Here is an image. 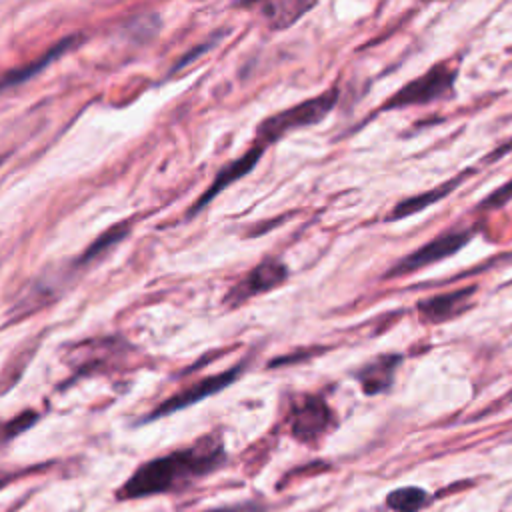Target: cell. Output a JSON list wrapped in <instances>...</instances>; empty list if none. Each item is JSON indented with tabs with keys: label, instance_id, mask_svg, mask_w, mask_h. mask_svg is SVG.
<instances>
[{
	"label": "cell",
	"instance_id": "cell-10",
	"mask_svg": "<svg viewBox=\"0 0 512 512\" xmlns=\"http://www.w3.org/2000/svg\"><path fill=\"white\" fill-rule=\"evenodd\" d=\"M400 364H402V354H396V352L378 354L376 358L368 360L356 372V380H358L362 392L366 396H376V394L390 390Z\"/></svg>",
	"mask_w": 512,
	"mask_h": 512
},
{
	"label": "cell",
	"instance_id": "cell-17",
	"mask_svg": "<svg viewBox=\"0 0 512 512\" xmlns=\"http://www.w3.org/2000/svg\"><path fill=\"white\" fill-rule=\"evenodd\" d=\"M206 512H264V508L258 506L256 502H240V504H232V506L210 508Z\"/></svg>",
	"mask_w": 512,
	"mask_h": 512
},
{
	"label": "cell",
	"instance_id": "cell-16",
	"mask_svg": "<svg viewBox=\"0 0 512 512\" xmlns=\"http://www.w3.org/2000/svg\"><path fill=\"white\" fill-rule=\"evenodd\" d=\"M512 200V180H508L506 184H502L500 188H496L490 196H486L480 204L478 210L480 212H488V210H498L504 204H508Z\"/></svg>",
	"mask_w": 512,
	"mask_h": 512
},
{
	"label": "cell",
	"instance_id": "cell-14",
	"mask_svg": "<svg viewBox=\"0 0 512 512\" xmlns=\"http://www.w3.org/2000/svg\"><path fill=\"white\" fill-rule=\"evenodd\" d=\"M432 496L418 486H400L386 494V506L392 512H420L430 504Z\"/></svg>",
	"mask_w": 512,
	"mask_h": 512
},
{
	"label": "cell",
	"instance_id": "cell-15",
	"mask_svg": "<svg viewBox=\"0 0 512 512\" xmlns=\"http://www.w3.org/2000/svg\"><path fill=\"white\" fill-rule=\"evenodd\" d=\"M36 418L38 416L34 412H24L22 416H16L14 420L0 424V444L10 442L14 436L22 434L26 428H30L36 422Z\"/></svg>",
	"mask_w": 512,
	"mask_h": 512
},
{
	"label": "cell",
	"instance_id": "cell-2",
	"mask_svg": "<svg viewBox=\"0 0 512 512\" xmlns=\"http://www.w3.org/2000/svg\"><path fill=\"white\" fill-rule=\"evenodd\" d=\"M338 104V88L324 90L322 94L302 100L286 110H280L268 118H264L256 128V144L268 148L278 138L286 136L288 132L314 126L322 122Z\"/></svg>",
	"mask_w": 512,
	"mask_h": 512
},
{
	"label": "cell",
	"instance_id": "cell-4",
	"mask_svg": "<svg viewBox=\"0 0 512 512\" xmlns=\"http://www.w3.org/2000/svg\"><path fill=\"white\" fill-rule=\"evenodd\" d=\"M476 234L474 228H448L446 232L438 234L436 238H432L430 242L422 244L420 248H416L414 252L402 256L400 260H396L384 274V278H400V276H408L418 272L424 266L436 264L440 260H446L448 256L456 254L458 250H462L472 236Z\"/></svg>",
	"mask_w": 512,
	"mask_h": 512
},
{
	"label": "cell",
	"instance_id": "cell-12",
	"mask_svg": "<svg viewBox=\"0 0 512 512\" xmlns=\"http://www.w3.org/2000/svg\"><path fill=\"white\" fill-rule=\"evenodd\" d=\"M314 2H300V0H278V2H264L260 4V14L266 20V24L274 30H284L298 22L304 12L312 10Z\"/></svg>",
	"mask_w": 512,
	"mask_h": 512
},
{
	"label": "cell",
	"instance_id": "cell-6",
	"mask_svg": "<svg viewBox=\"0 0 512 512\" xmlns=\"http://www.w3.org/2000/svg\"><path fill=\"white\" fill-rule=\"evenodd\" d=\"M288 274L290 272H288V266L284 264V260H280L276 256H266L230 288L226 302L230 306H238L250 298L272 292L288 280Z\"/></svg>",
	"mask_w": 512,
	"mask_h": 512
},
{
	"label": "cell",
	"instance_id": "cell-5",
	"mask_svg": "<svg viewBox=\"0 0 512 512\" xmlns=\"http://www.w3.org/2000/svg\"><path fill=\"white\" fill-rule=\"evenodd\" d=\"M288 424H290V434L298 442L312 444V442H318L336 426V418L332 408L322 396L300 394L290 404Z\"/></svg>",
	"mask_w": 512,
	"mask_h": 512
},
{
	"label": "cell",
	"instance_id": "cell-7",
	"mask_svg": "<svg viewBox=\"0 0 512 512\" xmlns=\"http://www.w3.org/2000/svg\"><path fill=\"white\" fill-rule=\"evenodd\" d=\"M240 372H242V364H238V366H234V368H230L226 372H220V374H214V376H206V378L194 382L192 386H188V388L176 392L174 396L166 398L142 422H152L156 418L170 416V414H174L178 410H184V408H188V406H192V404H196V402H200V400H204V398L224 390L226 386H230L240 376Z\"/></svg>",
	"mask_w": 512,
	"mask_h": 512
},
{
	"label": "cell",
	"instance_id": "cell-18",
	"mask_svg": "<svg viewBox=\"0 0 512 512\" xmlns=\"http://www.w3.org/2000/svg\"><path fill=\"white\" fill-rule=\"evenodd\" d=\"M18 478V474H0V490H4L12 480H16Z\"/></svg>",
	"mask_w": 512,
	"mask_h": 512
},
{
	"label": "cell",
	"instance_id": "cell-3",
	"mask_svg": "<svg viewBox=\"0 0 512 512\" xmlns=\"http://www.w3.org/2000/svg\"><path fill=\"white\" fill-rule=\"evenodd\" d=\"M456 76H458V68L446 62H436L422 76L410 80L398 92H394L382 104L380 110H398L406 106H420V104H432L436 100H446L454 96Z\"/></svg>",
	"mask_w": 512,
	"mask_h": 512
},
{
	"label": "cell",
	"instance_id": "cell-1",
	"mask_svg": "<svg viewBox=\"0 0 512 512\" xmlns=\"http://www.w3.org/2000/svg\"><path fill=\"white\" fill-rule=\"evenodd\" d=\"M226 464L224 442L218 434L198 438L194 444L142 462L118 488L120 502L158 494H174L190 488Z\"/></svg>",
	"mask_w": 512,
	"mask_h": 512
},
{
	"label": "cell",
	"instance_id": "cell-11",
	"mask_svg": "<svg viewBox=\"0 0 512 512\" xmlns=\"http://www.w3.org/2000/svg\"><path fill=\"white\" fill-rule=\"evenodd\" d=\"M464 178H466V174H460L458 178H452V180H448V182H444V184H440V186H436V188H432V190H428V192L414 194V196H410V198L400 200V202L390 210V214L386 216V220H388V222H394V220H402V218H406V216H412V214H418V212L426 210V208L432 206L434 202H438V200L446 198L450 192H454V188H458V186L464 182Z\"/></svg>",
	"mask_w": 512,
	"mask_h": 512
},
{
	"label": "cell",
	"instance_id": "cell-13",
	"mask_svg": "<svg viewBox=\"0 0 512 512\" xmlns=\"http://www.w3.org/2000/svg\"><path fill=\"white\" fill-rule=\"evenodd\" d=\"M74 42H78V36H70V38H66V40H62L60 44H56V46H52L42 58H38L36 62H32L30 66H26V68H22V70H14V72H10V74H6L2 80H0V90H4V88H10V86H16V84H20V82H24V80H28L30 76H34V74H38L42 68H46L52 60H56L60 54H64Z\"/></svg>",
	"mask_w": 512,
	"mask_h": 512
},
{
	"label": "cell",
	"instance_id": "cell-9",
	"mask_svg": "<svg viewBox=\"0 0 512 512\" xmlns=\"http://www.w3.org/2000/svg\"><path fill=\"white\" fill-rule=\"evenodd\" d=\"M264 146H260V144H256L254 142V146H250L240 158H236V160H232V162H228L224 168H220L218 170V174H216V178H214V182L206 188V192L196 200V204L192 206V210H190V214H196L198 210H202L214 196H218L226 186H230L232 182H236V180H240L242 176H246L256 164H258V160L262 158V154H264Z\"/></svg>",
	"mask_w": 512,
	"mask_h": 512
},
{
	"label": "cell",
	"instance_id": "cell-8",
	"mask_svg": "<svg viewBox=\"0 0 512 512\" xmlns=\"http://www.w3.org/2000/svg\"><path fill=\"white\" fill-rule=\"evenodd\" d=\"M476 292H478L476 286H464L458 290H450V292H442V294L424 298L416 306L418 316L422 322H428V324H440V322L454 320L474 306Z\"/></svg>",
	"mask_w": 512,
	"mask_h": 512
}]
</instances>
